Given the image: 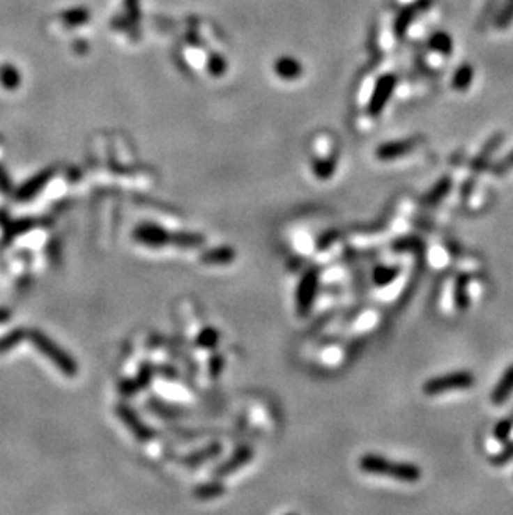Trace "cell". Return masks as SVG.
Returning a JSON list of instances; mask_svg holds the SVG:
<instances>
[{
	"label": "cell",
	"mask_w": 513,
	"mask_h": 515,
	"mask_svg": "<svg viewBox=\"0 0 513 515\" xmlns=\"http://www.w3.org/2000/svg\"><path fill=\"white\" fill-rule=\"evenodd\" d=\"M431 6V0H420V2L413 3V6H410L405 8L404 12H400V15L397 17V22H395V32L397 36L399 37H404V33L407 32V29L410 27V24H412L413 17L420 14V12L425 10V8H429Z\"/></svg>",
	"instance_id": "obj_11"
},
{
	"label": "cell",
	"mask_w": 513,
	"mask_h": 515,
	"mask_svg": "<svg viewBox=\"0 0 513 515\" xmlns=\"http://www.w3.org/2000/svg\"><path fill=\"white\" fill-rule=\"evenodd\" d=\"M333 170H335V159L319 162V164L315 165V174H317V177L320 178H328L333 174Z\"/></svg>",
	"instance_id": "obj_30"
},
{
	"label": "cell",
	"mask_w": 513,
	"mask_h": 515,
	"mask_svg": "<svg viewBox=\"0 0 513 515\" xmlns=\"http://www.w3.org/2000/svg\"><path fill=\"white\" fill-rule=\"evenodd\" d=\"M52 176L54 170H42V172H38L37 176L29 178L25 184H22L15 190V199L19 200V202H27V200L33 199L47 184H49Z\"/></svg>",
	"instance_id": "obj_6"
},
{
	"label": "cell",
	"mask_w": 513,
	"mask_h": 515,
	"mask_svg": "<svg viewBox=\"0 0 513 515\" xmlns=\"http://www.w3.org/2000/svg\"><path fill=\"white\" fill-rule=\"evenodd\" d=\"M429 45L431 47V50L442 55H450L453 52V40L447 32H435L430 37Z\"/></svg>",
	"instance_id": "obj_19"
},
{
	"label": "cell",
	"mask_w": 513,
	"mask_h": 515,
	"mask_svg": "<svg viewBox=\"0 0 513 515\" xmlns=\"http://www.w3.org/2000/svg\"><path fill=\"white\" fill-rule=\"evenodd\" d=\"M25 339H27V330L22 329V327L10 330L3 337H0V354H6V352L12 351L19 344H22Z\"/></svg>",
	"instance_id": "obj_18"
},
{
	"label": "cell",
	"mask_w": 513,
	"mask_h": 515,
	"mask_svg": "<svg viewBox=\"0 0 513 515\" xmlns=\"http://www.w3.org/2000/svg\"><path fill=\"white\" fill-rule=\"evenodd\" d=\"M27 339L31 340L32 346L36 347L47 360L52 362L55 367L61 370L63 376L75 377L77 374H79V365H77L74 357L63 351L57 342H54V340L47 334H44V332H40L38 329L27 330Z\"/></svg>",
	"instance_id": "obj_2"
},
{
	"label": "cell",
	"mask_w": 513,
	"mask_h": 515,
	"mask_svg": "<svg viewBox=\"0 0 513 515\" xmlns=\"http://www.w3.org/2000/svg\"><path fill=\"white\" fill-rule=\"evenodd\" d=\"M275 72L285 80H293L300 77L302 74V66L300 62L295 61L292 57H282L275 63Z\"/></svg>",
	"instance_id": "obj_15"
},
{
	"label": "cell",
	"mask_w": 513,
	"mask_h": 515,
	"mask_svg": "<svg viewBox=\"0 0 513 515\" xmlns=\"http://www.w3.org/2000/svg\"><path fill=\"white\" fill-rule=\"evenodd\" d=\"M510 459H513V445L508 447V449L503 450L502 454L498 455V457L493 459V463H505L510 461Z\"/></svg>",
	"instance_id": "obj_34"
},
{
	"label": "cell",
	"mask_w": 513,
	"mask_h": 515,
	"mask_svg": "<svg viewBox=\"0 0 513 515\" xmlns=\"http://www.w3.org/2000/svg\"><path fill=\"white\" fill-rule=\"evenodd\" d=\"M512 394H513V365L505 370V374L500 378L498 384L495 385L493 392H491V403H493V406H502V403H505L507 400L510 399Z\"/></svg>",
	"instance_id": "obj_12"
},
{
	"label": "cell",
	"mask_w": 513,
	"mask_h": 515,
	"mask_svg": "<svg viewBox=\"0 0 513 515\" xmlns=\"http://www.w3.org/2000/svg\"><path fill=\"white\" fill-rule=\"evenodd\" d=\"M395 85H397L395 75H383V77L378 80L370 100V112L374 114V116H378V114L382 112L385 104H387V100L390 99V95L393 93Z\"/></svg>",
	"instance_id": "obj_7"
},
{
	"label": "cell",
	"mask_w": 513,
	"mask_h": 515,
	"mask_svg": "<svg viewBox=\"0 0 513 515\" xmlns=\"http://www.w3.org/2000/svg\"><path fill=\"white\" fill-rule=\"evenodd\" d=\"M210 70H212V74H217V75H220L222 72L225 70V62L220 55H213V57L210 59Z\"/></svg>",
	"instance_id": "obj_32"
},
{
	"label": "cell",
	"mask_w": 513,
	"mask_h": 515,
	"mask_svg": "<svg viewBox=\"0 0 513 515\" xmlns=\"http://www.w3.org/2000/svg\"><path fill=\"white\" fill-rule=\"evenodd\" d=\"M117 415L121 417L122 422L125 424L128 429H130V432L134 433V436L139 438V440H148V438L153 437L152 429H148L147 425H145L142 420L139 419V415H137L130 407L122 406V403H121V406H117Z\"/></svg>",
	"instance_id": "obj_8"
},
{
	"label": "cell",
	"mask_w": 513,
	"mask_h": 515,
	"mask_svg": "<svg viewBox=\"0 0 513 515\" xmlns=\"http://www.w3.org/2000/svg\"><path fill=\"white\" fill-rule=\"evenodd\" d=\"M219 454H220V445L219 444L210 445L208 449H204V450H200V452H195V454L189 455V457L185 459V462H183V463H187V466H197V463L208 461V459L215 457V455H219Z\"/></svg>",
	"instance_id": "obj_22"
},
{
	"label": "cell",
	"mask_w": 513,
	"mask_h": 515,
	"mask_svg": "<svg viewBox=\"0 0 513 515\" xmlns=\"http://www.w3.org/2000/svg\"><path fill=\"white\" fill-rule=\"evenodd\" d=\"M399 275V269H395V267H380V269H377V272H375V282H377L378 285H387L388 282H392L393 279Z\"/></svg>",
	"instance_id": "obj_26"
},
{
	"label": "cell",
	"mask_w": 513,
	"mask_h": 515,
	"mask_svg": "<svg viewBox=\"0 0 513 515\" xmlns=\"http://www.w3.org/2000/svg\"><path fill=\"white\" fill-rule=\"evenodd\" d=\"M473 82V67L470 63H461L459 69L455 70L452 79V87L455 91L465 92Z\"/></svg>",
	"instance_id": "obj_17"
},
{
	"label": "cell",
	"mask_w": 513,
	"mask_h": 515,
	"mask_svg": "<svg viewBox=\"0 0 513 515\" xmlns=\"http://www.w3.org/2000/svg\"><path fill=\"white\" fill-rule=\"evenodd\" d=\"M8 321H10V314H8L6 309H0V323L8 322Z\"/></svg>",
	"instance_id": "obj_37"
},
{
	"label": "cell",
	"mask_w": 513,
	"mask_h": 515,
	"mask_svg": "<svg viewBox=\"0 0 513 515\" xmlns=\"http://www.w3.org/2000/svg\"><path fill=\"white\" fill-rule=\"evenodd\" d=\"M358 466L367 474L390 477V479L400 480V482H418L422 477V470L413 463L393 462L375 454L363 455L358 461Z\"/></svg>",
	"instance_id": "obj_1"
},
{
	"label": "cell",
	"mask_w": 513,
	"mask_h": 515,
	"mask_svg": "<svg viewBox=\"0 0 513 515\" xmlns=\"http://www.w3.org/2000/svg\"><path fill=\"white\" fill-rule=\"evenodd\" d=\"M475 384V377L470 372H452L447 376H440L427 381L423 385V392L427 395H440L443 392H450V390H465L473 387Z\"/></svg>",
	"instance_id": "obj_4"
},
{
	"label": "cell",
	"mask_w": 513,
	"mask_h": 515,
	"mask_svg": "<svg viewBox=\"0 0 513 515\" xmlns=\"http://www.w3.org/2000/svg\"><path fill=\"white\" fill-rule=\"evenodd\" d=\"M495 27L497 29H507L513 24V0H505L502 3V8L498 10V14L495 15Z\"/></svg>",
	"instance_id": "obj_20"
},
{
	"label": "cell",
	"mask_w": 513,
	"mask_h": 515,
	"mask_svg": "<svg viewBox=\"0 0 513 515\" xmlns=\"http://www.w3.org/2000/svg\"><path fill=\"white\" fill-rule=\"evenodd\" d=\"M319 287V272L317 270H309L303 275L300 285H298L297 292V307L300 316H305L309 310H312L314 305L315 293H317Z\"/></svg>",
	"instance_id": "obj_5"
},
{
	"label": "cell",
	"mask_w": 513,
	"mask_h": 515,
	"mask_svg": "<svg viewBox=\"0 0 513 515\" xmlns=\"http://www.w3.org/2000/svg\"><path fill=\"white\" fill-rule=\"evenodd\" d=\"M217 340H219V334H217L215 330L208 329V330H205L202 334V337H200V344H204V346H213Z\"/></svg>",
	"instance_id": "obj_33"
},
{
	"label": "cell",
	"mask_w": 513,
	"mask_h": 515,
	"mask_svg": "<svg viewBox=\"0 0 513 515\" xmlns=\"http://www.w3.org/2000/svg\"><path fill=\"white\" fill-rule=\"evenodd\" d=\"M137 240L142 242L145 245H165L175 244L181 247H199L205 242V237L200 233H189V232H167L160 227L153 225H142L135 231L134 236Z\"/></svg>",
	"instance_id": "obj_3"
},
{
	"label": "cell",
	"mask_w": 513,
	"mask_h": 515,
	"mask_svg": "<svg viewBox=\"0 0 513 515\" xmlns=\"http://www.w3.org/2000/svg\"><path fill=\"white\" fill-rule=\"evenodd\" d=\"M32 222H33V220H29V219L27 220H19V222L12 225L10 231H8V236H19L20 232L29 231V229L33 227Z\"/></svg>",
	"instance_id": "obj_31"
},
{
	"label": "cell",
	"mask_w": 513,
	"mask_h": 515,
	"mask_svg": "<svg viewBox=\"0 0 513 515\" xmlns=\"http://www.w3.org/2000/svg\"><path fill=\"white\" fill-rule=\"evenodd\" d=\"M0 189L2 190L10 189V180H8L7 174L3 172V169H0Z\"/></svg>",
	"instance_id": "obj_36"
},
{
	"label": "cell",
	"mask_w": 513,
	"mask_h": 515,
	"mask_svg": "<svg viewBox=\"0 0 513 515\" xmlns=\"http://www.w3.org/2000/svg\"><path fill=\"white\" fill-rule=\"evenodd\" d=\"M235 259L233 249L230 247H220V249H212L208 252L202 254L200 261L207 266H224V263H230Z\"/></svg>",
	"instance_id": "obj_14"
},
{
	"label": "cell",
	"mask_w": 513,
	"mask_h": 515,
	"mask_svg": "<svg viewBox=\"0 0 513 515\" xmlns=\"http://www.w3.org/2000/svg\"><path fill=\"white\" fill-rule=\"evenodd\" d=\"M89 19V12L87 10H70L67 14H63V20H66L67 25H80L85 24V20Z\"/></svg>",
	"instance_id": "obj_28"
},
{
	"label": "cell",
	"mask_w": 513,
	"mask_h": 515,
	"mask_svg": "<svg viewBox=\"0 0 513 515\" xmlns=\"http://www.w3.org/2000/svg\"><path fill=\"white\" fill-rule=\"evenodd\" d=\"M127 6H128V12L134 15V19L135 17L139 19V0H127Z\"/></svg>",
	"instance_id": "obj_35"
},
{
	"label": "cell",
	"mask_w": 513,
	"mask_h": 515,
	"mask_svg": "<svg viewBox=\"0 0 513 515\" xmlns=\"http://www.w3.org/2000/svg\"><path fill=\"white\" fill-rule=\"evenodd\" d=\"M465 287H467V280H465V277H460L455 289V304L459 305L460 309H465L468 305V297Z\"/></svg>",
	"instance_id": "obj_27"
},
{
	"label": "cell",
	"mask_w": 513,
	"mask_h": 515,
	"mask_svg": "<svg viewBox=\"0 0 513 515\" xmlns=\"http://www.w3.org/2000/svg\"><path fill=\"white\" fill-rule=\"evenodd\" d=\"M0 80H2V84L6 85V87L14 89L15 85H19V72H17L14 67H6V69L2 70V77H0Z\"/></svg>",
	"instance_id": "obj_29"
},
{
	"label": "cell",
	"mask_w": 513,
	"mask_h": 515,
	"mask_svg": "<svg viewBox=\"0 0 513 515\" xmlns=\"http://www.w3.org/2000/svg\"><path fill=\"white\" fill-rule=\"evenodd\" d=\"M250 459H252V450L249 449V447H240V449L233 454V457H230L229 461L222 463L220 467H217L215 475L225 477V475L232 474V472L240 469L242 466H245Z\"/></svg>",
	"instance_id": "obj_13"
},
{
	"label": "cell",
	"mask_w": 513,
	"mask_h": 515,
	"mask_svg": "<svg viewBox=\"0 0 513 515\" xmlns=\"http://www.w3.org/2000/svg\"><path fill=\"white\" fill-rule=\"evenodd\" d=\"M510 170H513V151L508 155L503 157V159H500L497 162V164H495L493 167H491L490 172H491V176L503 177V176H507V174L510 172Z\"/></svg>",
	"instance_id": "obj_25"
},
{
	"label": "cell",
	"mask_w": 513,
	"mask_h": 515,
	"mask_svg": "<svg viewBox=\"0 0 513 515\" xmlns=\"http://www.w3.org/2000/svg\"><path fill=\"white\" fill-rule=\"evenodd\" d=\"M224 492H225L224 485L213 482V484L200 485V487H197L195 497H199V499H213V497H219Z\"/></svg>",
	"instance_id": "obj_23"
},
{
	"label": "cell",
	"mask_w": 513,
	"mask_h": 515,
	"mask_svg": "<svg viewBox=\"0 0 513 515\" xmlns=\"http://www.w3.org/2000/svg\"><path fill=\"white\" fill-rule=\"evenodd\" d=\"M450 187H452L450 177L440 178L437 184L434 185V189L430 190L429 195H427V203H437V202H440V200H442L448 194Z\"/></svg>",
	"instance_id": "obj_21"
},
{
	"label": "cell",
	"mask_w": 513,
	"mask_h": 515,
	"mask_svg": "<svg viewBox=\"0 0 513 515\" xmlns=\"http://www.w3.org/2000/svg\"><path fill=\"white\" fill-rule=\"evenodd\" d=\"M151 378H152L151 367H148V365H144L142 370H140L139 377L132 378V381H127L125 384L121 385V392L125 395H132V394L139 392V390H142L144 387L151 382Z\"/></svg>",
	"instance_id": "obj_16"
},
{
	"label": "cell",
	"mask_w": 513,
	"mask_h": 515,
	"mask_svg": "<svg viewBox=\"0 0 513 515\" xmlns=\"http://www.w3.org/2000/svg\"><path fill=\"white\" fill-rule=\"evenodd\" d=\"M503 140H505V134H502V132H498V134L491 135V137L489 140H487L485 146H483L482 151L478 152V155L472 162V170H473V172L478 174V172H482V170L487 169V165H489L491 155H493L495 152L498 151V147L502 146Z\"/></svg>",
	"instance_id": "obj_10"
},
{
	"label": "cell",
	"mask_w": 513,
	"mask_h": 515,
	"mask_svg": "<svg viewBox=\"0 0 513 515\" xmlns=\"http://www.w3.org/2000/svg\"><path fill=\"white\" fill-rule=\"evenodd\" d=\"M500 2H502V0H487L485 6H483L482 8L480 17H478V27H483V25L489 24L491 19H495V15H497V7L500 6Z\"/></svg>",
	"instance_id": "obj_24"
},
{
	"label": "cell",
	"mask_w": 513,
	"mask_h": 515,
	"mask_svg": "<svg viewBox=\"0 0 513 515\" xmlns=\"http://www.w3.org/2000/svg\"><path fill=\"white\" fill-rule=\"evenodd\" d=\"M418 146V139H407V140H397V142L383 144L377 148V157L380 160H393L399 157L407 155L413 148Z\"/></svg>",
	"instance_id": "obj_9"
}]
</instances>
